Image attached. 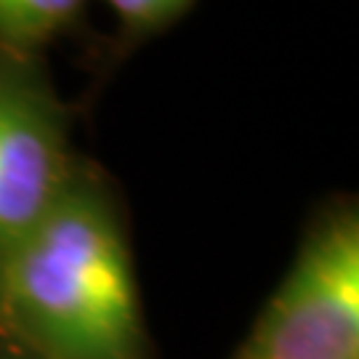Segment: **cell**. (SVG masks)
I'll use <instances>...</instances> for the list:
<instances>
[{"label":"cell","mask_w":359,"mask_h":359,"mask_svg":"<svg viewBox=\"0 0 359 359\" xmlns=\"http://www.w3.org/2000/svg\"><path fill=\"white\" fill-rule=\"evenodd\" d=\"M69 109L35 56L0 51V258L75 173Z\"/></svg>","instance_id":"cell-3"},{"label":"cell","mask_w":359,"mask_h":359,"mask_svg":"<svg viewBox=\"0 0 359 359\" xmlns=\"http://www.w3.org/2000/svg\"><path fill=\"white\" fill-rule=\"evenodd\" d=\"M0 333L29 359H152L126 224L88 168L0 258Z\"/></svg>","instance_id":"cell-1"},{"label":"cell","mask_w":359,"mask_h":359,"mask_svg":"<svg viewBox=\"0 0 359 359\" xmlns=\"http://www.w3.org/2000/svg\"><path fill=\"white\" fill-rule=\"evenodd\" d=\"M128 38L154 35L179 22L194 0H107Z\"/></svg>","instance_id":"cell-5"},{"label":"cell","mask_w":359,"mask_h":359,"mask_svg":"<svg viewBox=\"0 0 359 359\" xmlns=\"http://www.w3.org/2000/svg\"><path fill=\"white\" fill-rule=\"evenodd\" d=\"M0 359H29V357H27L22 348L13 346L11 341L0 333Z\"/></svg>","instance_id":"cell-6"},{"label":"cell","mask_w":359,"mask_h":359,"mask_svg":"<svg viewBox=\"0 0 359 359\" xmlns=\"http://www.w3.org/2000/svg\"><path fill=\"white\" fill-rule=\"evenodd\" d=\"M88 0H0V51L35 56L77 22Z\"/></svg>","instance_id":"cell-4"},{"label":"cell","mask_w":359,"mask_h":359,"mask_svg":"<svg viewBox=\"0 0 359 359\" xmlns=\"http://www.w3.org/2000/svg\"><path fill=\"white\" fill-rule=\"evenodd\" d=\"M231 359H359V216L322 210Z\"/></svg>","instance_id":"cell-2"}]
</instances>
